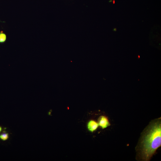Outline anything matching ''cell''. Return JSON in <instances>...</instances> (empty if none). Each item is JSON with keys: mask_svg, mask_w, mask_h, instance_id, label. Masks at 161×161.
Wrapping results in <instances>:
<instances>
[{"mask_svg": "<svg viewBox=\"0 0 161 161\" xmlns=\"http://www.w3.org/2000/svg\"><path fill=\"white\" fill-rule=\"evenodd\" d=\"M115 3V1L114 0L113 1V3L114 4Z\"/></svg>", "mask_w": 161, "mask_h": 161, "instance_id": "ba28073f", "label": "cell"}, {"mask_svg": "<svg viewBox=\"0 0 161 161\" xmlns=\"http://www.w3.org/2000/svg\"><path fill=\"white\" fill-rule=\"evenodd\" d=\"M9 138V134L6 132H3L0 134V139L2 141H6Z\"/></svg>", "mask_w": 161, "mask_h": 161, "instance_id": "5b68a950", "label": "cell"}, {"mask_svg": "<svg viewBox=\"0 0 161 161\" xmlns=\"http://www.w3.org/2000/svg\"><path fill=\"white\" fill-rule=\"evenodd\" d=\"M98 126V123L92 120H89L87 124V127L88 130L92 132L95 131Z\"/></svg>", "mask_w": 161, "mask_h": 161, "instance_id": "3957f363", "label": "cell"}, {"mask_svg": "<svg viewBox=\"0 0 161 161\" xmlns=\"http://www.w3.org/2000/svg\"><path fill=\"white\" fill-rule=\"evenodd\" d=\"M98 123L102 129H103L110 126V123L107 117L104 115H101L98 119Z\"/></svg>", "mask_w": 161, "mask_h": 161, "instance_id": "7a4b0ae2", "label": "cell"}, {"mask_svg": "<svg viewBox=\"0 0 161 161\" xmlns=\"http://www.w3.org/2000/svg\"><path fill=\"white\" fill-rule=\"evenodd\" d=\"M113 31H117V29L116 28H114L113 30Z\"/></svg>", "mask_w": 161, "mask_h": 161, "instance_id": "52a82bcc", "label": "cell"}, {"mask_svg": "<svg viewBox=\"0 0 161 161\" xmlns=\"http://www.w3.org/2000/svg\"><path fill=\"white\" fill-rule=\"evenodd\" d=\"M7 39V36L2 31L0 32V43H3L5 42Z\"/></svg>", "mask_w": 161, "mask_h": 161, "instance_id": "277c9868", "label": "cell"}, {"mask_svg": "<svg viewBox=\"0 0 161 161\" xmlns=\"http://www.w3.org/2000/svg\"><path fill=\"white\" fill-rule=\"evenodd\" d=\"M161 145V118L151 121L143 132L137 148L143 161L149 160Z\"/></svg>", "mask_w": 161, "mask_h": 161, "instance_id": "6da1fadb", "label": "cell"}, {"mask_svg": "<svg viewBox=\"0 0 161 161\" xmlns=\"http://www.w3.org/2000/svg\"><path fill=\"white\" fill-rule=\"evenodd\" d=\"M2 128L1 126H0V133L2 131Z\"/></svg>", "mask_w": 161, "mask_h": 161, "instance_id": "8992f818", "label": "cell"}]
</instances>
